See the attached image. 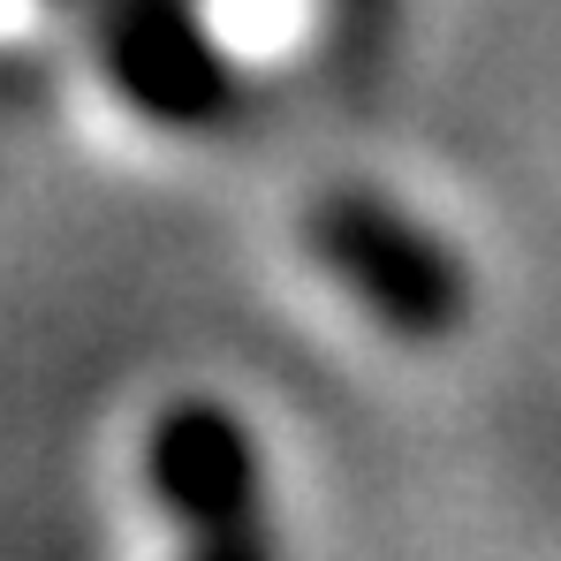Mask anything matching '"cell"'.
Listing matches in <instances>:
<instances>
[{
	"label": "cell",
	"mask_w": 561,
	"mask_h": 561,
	"mask_svg": "<svg viewBox=\"0 0 561 561\" xmlns=\"http://www.w3.org/2000/svg\"><path fill=\"white\" fill-rule=\"evenodd\" d=\"M137 470H145V501L183 539L266 524V448H259L251 417L220 394L160 402L152 425H145Z\"/></svg>",
	"instance_id": "cell-3"
},
{
	"label": "cell",
	"mask_w": 561,
	"mask_h": 561,
	"mask_svg": "<svg viewBox=\"0 0 561 561\" xmlns=\"http://www.w3.org/2000/svg\"><path fill=\"white\" fill-rule=\"evenodd\" d=\"M183 561H280V554H274V531L266 524H243V531L183 539Z\"/></svg>",
	"instance_id": "cell-4"
},
{
	"label": "cell",
	"mask_w": 561,
	"mask_h": 561,
	"mask_svg": "<svg viewBox=\"0 0 561 561\" xmlns=\"http://www.w3.org/2000/svg\"><path fill=\"white\" fill-rule=\"evenodd\" d=\"M387 8H394V0H334V38H342V54L373 46L379 23H387Z\"/></svg>",
	"instance_id": "cell-5"
},
{
	"label": "cell",
	"mask_w": 561,
	"mask_h": 561,
	"mask_svg": "<svg viewBox=\"0 0 561 561\" xmlns=\"http://www.w3.org/2000/svg\"><path fill=\"white\" fill-rule=\"evenodd\" d=\"M304 243L342 280V296L394 342H448L470 319L463 259L417 213H402L394 197H379L365 183L319 190L304 213Z\"/></svg>",
	"instance_id": "cell-1"
},
{
	"label": "cell",
	"mask_w": 561,
	"mask_h": 561,
	"mask_svg": "<svg viewBox=\"0 0 561 561\" xmlns=\"http://www.w3.org/2000/svg\"><path fill=\"white\" fill-rule=\"evenodd\" d=\"M84 8L99 77L145 129L205 137L243 106V69L228 61L197 0H84Z\"/></svg>",
	"instance_id": "cell-2"
}]
</instances>
